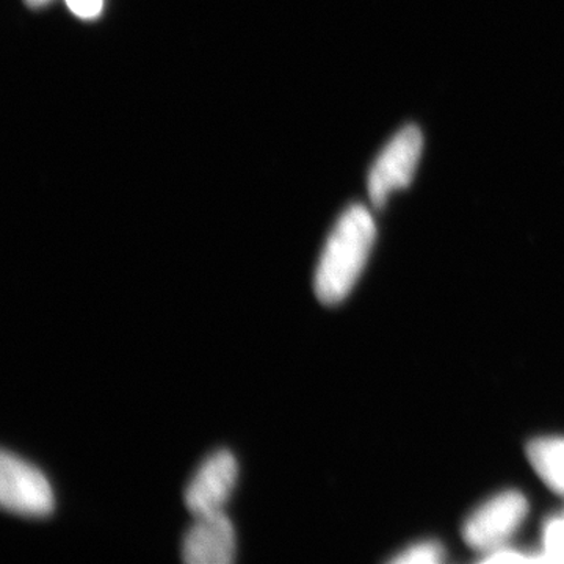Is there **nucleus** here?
<instances>
[{"instance_id":"f257e3e1","label":"nucleus","mask_w":564,"mask_h":564,"mask_svg":"<svg viewBox=\"0 0 564 564\" xmlns=\"http://www.w3.org/2000/svg\"><path fill=\"white\" fill-rule=\"evenodd\" d=\"M377 239L372 214L362 204L348 207L329 234L315 270V295L323 304H339L347 299Z\"/></svg>"},{"instance_id":"f03ea898","label":"nucleus","mask_w":564,"mask_h":564,"mask_svg":"<svg viewBox=\"0 0 564 564\" xmlns=\"http://www.w3.org/2000/svg\"><path fill=\"white\" fill-rule=\"evenodd\" d=\"M529 513V500L519 491H505L478 507L464 524L467 545L488 555L503 549Z\"/></svg>"},{"instance_id":"7ed1b4c3","label":"nucleus","mask_w":564,"mask_h":564,"mask_svg":"<svg viewBox=\"0 0 564 564\" xmlns=\"http://www.w3.org/2000/svg\"><path fill=\"white\" fill-rule=\"evenodd\" d=\"M0 503L13 514L46 518L54 511L55 497L50 480L39 467L3 451L0 456Z\"/></svg>"},{"instance_id":"20e7f679","label":"nucleus","mask_w":564,"mask_h":564,"mask_svg":"<svg viewBox=\"0 0 564 564\" xmlns=\"http://www.w3.org/2000/svg\"><path fill=\"white\" fill-rule=\"evenodd\" d=\"M422 148V132L415 126H406L389 141L369 174V195L375 206H384L393 192L413 181Z\"/></svg>"},{"instance_id":"39448f33","label":"nucleus","mask_w":564,"mask_h":564,"mask_svg":"<svg viewBox=\"0 0 564 564\" xmlns=\"http://www.w3.org/2000/svg\"><path fill=\"white\" fill-rule=\"evenodd\" d=\"M239 464L229 451H218L210 455L193 475L185 489V507L199 516L223 513L229 497L236 488Z\"/></svg>"},{"instance_id":"423d86ee","label":"nucleus","mask_w":564,"mask_h":564,"mask_svg":"<svg viewBox=\"0 0 564 564\" xmlns=\"http://www.w3.org/2000/svg\"><path fill=\"white\" fill-rule=\"evenodd\" d=\"M236 552V529L225 511L196 518L182 543V558L191 564H229Z\"/></svg>"},{"instance_id":"0eeeda50","label":"nucleus","mask_w":564,"mask_h":564,"mask_svg":"<svg viewBox=\"0 0 564 564\" xmlns=\"http://www.w3.org/2000/svg\"><path fill=\"white\" fill-rule=\"evenodd\" d=\"M533 469L552 491L564 494V437H541L527 448Z\"/></svg>"},{"instance_id":"6e6552de","label":"nucleus","mask_w":564,"mask_h":564,"mask_svg":"<svg viewBox=\"0 0 564 564\" xmlns=\"http://www.w3.org/2000/svg\"><path fill=\"white\" fill-rule=\"evenodd\" d=\"M445 551L443 545L436 541H423L404 549L402 554L392 558V563L397 564H433L441 563L444 560Z\"/></svg>"},{"instance_id":"1a4fd4ad","label":"nucleus","mask_w":564,"mask_h":564,"mask_svg":"<svg viewBox=\"0 0 564 564\" xmlns=\"http://www.w3.org/2000/svg\"><path fill=\"white\" fill-rule=\"evenodd\" d=\"M543 538L545 562L564 563V514L549 519Z\"/></svg>"},{"instance_id":"9d476101","label":"nucleus","mask_w":564,"mask_h":564,"mask_svg":"<svg viewBox=\"0 0 564 564\" xmlns=\"http://www.w3.org/2000/svg\"><path fill=\"white\" fill-rule=\"evenodd\" d=\"M485 563H514V562H545L544 556L540 555H527L522 552L510 551V549L503 547L499 551L492 552V554L485 555Z\"/></svg>"},{"instance_id":"9b49d317","label":"nucleus","mask_w":564,"mask_h":564,"mask_svg":"<svg viewBox=\"0 0 564 564\" xmlns=\"http://www.w3.org/2000/svg\"><path fill=\"white\" fill-rule=\"evenodd\" d=\"M69 10L82 20H93L102 11L104 0H66Z\"/></svg>"},{"instance_id":"f8f14e48","label":"nucleus","mask_w":564,"mask_h":564,"mask_svg":"<svg viewBox=\"0 0 564 564\" xmlns=\"http://www.w3.org/2000/svg\"><path fill=\"white\" fill-rule=\"evenodd\" d=\"M50 2H52V0H25V3L33 7V9H40V7L47 6Z\"/></svg>"}]
</instances>
